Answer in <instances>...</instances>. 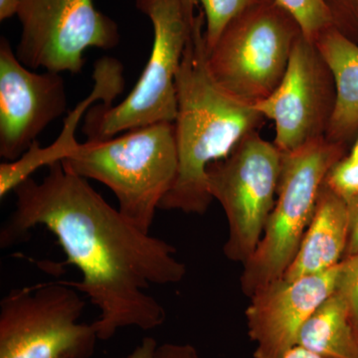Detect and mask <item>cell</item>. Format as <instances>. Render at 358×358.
Listing matches in <instances>:
<instances>
[{"label": "cell", "instance_id": "13", "mask_svg": "<svg viewBox=\"0 0 358 358\" xmlns=\"http://www.w3.org/2000/svg\"><path fill=\"white\" fill-rule=\"evenodd\" d=\"M348 235V204L324 183L298 253L282 278L292 281L336 267L345 257Z\"/></svg>", "mask_w": 358, "mask_h": 358}, {"label": "cell", "instance_id": "6", "mask_svg": "<svg viewBox=\"0 0 358 358\" xmlns=\"http://www.w3.org/2000/svg\"><path fill=\"white\" fill-rule=\"evenodd\" d=\"M301 33L286 9L275 0H266L226 26L206 51L209 73L231 96L256 105L281 84Z\"/></svg>", "mask_w": 358, "mask_h": 358}, {"label": "cell", "instance_id": "28", "mask_svg": "<svg viewBox=\"0 0 358 358\" xmlns=\"http://www.w3.org/2000/svg\"><path fill=\"white\" fill-rule=\"evenodd\" d=\"M66 358H68V357H66Z\"/></svg>", "mask_w": 358, "mask_h": 358}, {"label": "cell", "instance_id": "11", "mask_svg": "<svg viewBox=\"0 0 358 358\" xmlns=\"http://www.w3.org/2000/svg\"><path fill=\"white\" fill-rule=\"evenodd\" d=\"M64 79L37 73L20 62L6 37L0 39V157L20 159L52 122L67 112Z\"/></svg>", "mask_w": 358, "mask_h": 358}, {"label": "cell", "instance_id": "4", "mask_svg": "<svg viewBox=\"0 0 358 358\" xmlns=\"http://www.w3.org/2000/svg\"><path fill=\"white\" fill-rule=\"evenodd\" d=\"M136 8L154 29L147 65L134 89L117 105L98 103L85 115L87 141H103L159 122H174L178 115L176 78L194 23V10L182 0H136Z\"/></svg>", "mask_w": 358, "mask_h": 358}, {"label": "cell", "instance_id": "5", "mask_svg": "<svg viewBox=\"0 0 358 358\" xmlns=\"http://www.w3.org/2000/svg\"><path fill=\"white\" fill-rule=\"evenodd\" d=\"M345 157V145L320 138L282 154L277 199L255 252L243 264L245 296L282 279L312 221L320 190L331 167Z\"/></svg>", "mask_w": 358, "mask_h": 358}, {"label": "cell", "instance_id": "15", "mask_svg": "<svg viewBox=\"0 0 358 358\" xmlns=\"http://www.w3.org/2000/svg\"><path fill=\"white\" fill-rule=\"evenodd\" d=\"M298 345L322 358H358V322L343 294L334 292L310 315Z\"/></svg>", "mask_w": 358, "mask_h": 358}, {"label": "cell", "instance_id": "20", "mask_svg": "<svg viewBox=\"0 0 358 358\" xmlns=\"http://www.w3.org/2000/svg\"><path fill=\"white\" fill-rule=\"evenodd\" d=\"M336 291L348 300L358 322V254L341 261Z\"/></svg>", "mask_w": 358, "mask_h": 358}, {"label": "cell", "instance_id": "21", "mask_svg": "<svg viewBox=\"0 0 358 358\" xmlns=\"http://www.w3.org/2000/svg\"><path fill=\"white\" fill-rule=\"evenodd\" d=\"M152 358H200L194 346L189 343H164L157 345Z\"/></svg>", "mask_w": 358, "mask_h": 358}, {"label": "cell", "instance_id": "22", "mask_svg": "<svg viewBox=\"0 0 358 358\" xmlns=\"http://www.w3.org/2000/svg\"><path fill=\"white\" fill-rule=\"evenodd\" d=\"M348 206L350 213V235L343 259L358 254V199L352 200Z\"/></svg>", "mask_w": 358, "mask_h": 358}, {"label": "cell", "instance_id": "16", "mask_svg": "<svg viewBox=\"0 0 358 358\" xmlns=\"http://www.w3.org/2000/svg\"><path fill=\"white\" fill-rule=\"evenodd\" d=\"M93 79L95 81L93 91L66 117L64 128L57 140L50 145L40 148L48 167L63 162L79 145L75 136L76 129L96 101H102L105 105H114L115 99L121 95L124 89V66L117 59H100L94 67Z\"/></svg>", "mask_w": 358, "mask_h": 358}, {"label": "cell", "instance_id": "19", "mask_svg": "<svg viewBox=\"0 0 358 358\" xmlns=\"http://www.w3.org/2000/svg\"><path fill=\"white\" fill-rule=\"evenodd\" d=\"M324 185L346 204L358 199V162L348 157L339 160L327 173Z\"/></svg>", "mask_w": 358, "mask_h": 358}, {"label": "cell", "instance_id": "23", "mask_svg": "<svg viewBox=\"0 0 358 358\" xmlns=\"http://www.w3.org/2000/svg\"><path fill=\"white\" fill-rule=\"evenodd\" d=\"M329 4L334 18L336 14L343 13L345 16H352L355 20H358V0H326Z\"/></svg>", "mask_w": 358, "mask_h": 358}, {"label": "cell", "instance_id": "8", "mask_svg": "<svg viewBox=\"0 0 358 358\" xmlns=\"http://www.w3.org/2000/svg\"><path fill=\"white\" fill-rule=\"evenodd\" d=\"M282 162L281 150L255 131L207 169L209 192L227 218L223 251L228 260L244 264L260 243L277 199Z\"/></svg>", "mask_w": 358, "mask_h": 358}, {"label": "cell", "instance_id": "7", "mask_svg": "<svg viewBox=\"0 0 358 358\" xmlns=\"http://www.w3.org/2000/svg\"><path fill=\"white\" fill-rule=\"evenodd\" d=\"M86 303L65 281L13 289L0 303V358H90L98 338Z\"/></svg>", "mask_w": 358, "mask_h": 358}, {"label": "cell", "instance_id": "26", "mask_svg": "<svg viewBox=\"0 0 358 358\" xmlns=\"http://www.w3.org/2000/svg\"><path fill=\"white\" fill-rule=\"evenodd\" d=\"M285 358H322L319 355H315V353L310 352V350H306V348H301L300 345L294 346L293 350H289L287 353Z\"/></svg>", "mask_w": 358, "mask_h": 358}, {"label": "cell", "instance_id": "18", "mask_svg": "<svg viewBox=\"0 0 358 358\" xmlns=\"http://www.w3.org/2000/svg\"><path fill=\"white\" fill-rule=\"evenodd\" d=\"M294 18L307 38L315 41L334 26V18L326 0H275Z\"/></svg>", "mask_w": 358, "mask_h": 358}, {"label": "cell", "instance_id": "3", "mask_svg": "<svg viewBox=\"0 0 358 358\" xmlns=\"http://www.w3.org/2000/svg\"><path fill=\"white\" fill-rule=\"evenodd\" d=\"M62 162L71 173L107 186L119 210L150 233L178 171L174 122H159L108 140L80 143Z\"/></svg>", "mask_w": 358, "mask_h": 358}, {"label": "cell", "instance_id": "17", "mask_svg": "<svg viewBox=\"0 0 358 358\" xmlns=\"http://www.w3.org/2000/svg\"><path fill=\"white\" fill-rule=\"evenodd\" d=\"M266 0H182L186 8L200 7L205 17L206 51L217 42L226 26L240 14Z\"/></svg>", "mask_w": 358, "mask_h": 358}, {"label": "cell", "instance_id": "14", "mask_svg": "<svg viewBox=\"0 0 358 358\" xmlns=\"http://www.w3.org/2000/svg\"><path fill=\"white\" fill-rule=\"evenodd\" d=\"M315 42L336 85V105L326 138L345 145L358 129V45L336 26Z\"/></svg>", "mask_w": 358, "mask_h": 358}, {"label": "cell", "instance_id": "1", "mask_svg": "<svg viewBox=\"0 0 358 358\" xmlns=\"http://www.w3.org/2000/svg\"><path fill=\"white\" fill-rule=\"evenodd\" d=\"M48 169L43 180L30 178L14 190L15 209L0 233L1 248L38 226L51 232L67 257L66 265L82 274L81 281L66 284L100 310L93 322L100 341L124 327L162 326L166 310L147 289L185 279L187 270L176 247L136 227L62 162Z\"/></svg>", "mask_w": 358, "mask_h": 358}, {"label": "cell", "instance_id": "10", "mask_svg": "<svg viewBox=\"0 0 358 358\" xmlns=\"http://www.w3.org/2000/svg\"><path fill=\"white\" fill-rule=\"evenodd\" d=\"M336 105L331 71L315 45L301 33L284 79L274 93L254 105L274 122V143L282 154L326 138Z\"/></svg>", "mask_w": 358, "mask_h": 358}, {"label": "cell", "instance_id": "24", "mask_svg": "<svg viewBox=\"0 0 358 358\" xmlns=\"http://www.w3.org/2000/svg\"><path fill=\"white\" fill-rule=\"evenodd\" d=\"M157 343L155 338H145L140 345L136 346L128 358H152Z\"/></svg>", "mask_w": 358, "mask_h": 358}, {"label": "cell", "instance_id": "9", "mask_svg": "<svg viewBox=\"0 0 358 358\" xmlns=\"http://www.w3.org/2000/svg\"><path fill=\"white\" fill-rule=\"evenodd\" d=\"M16 56L29 69L79 74L89 48L114 49L119 26L93 0H20Z\"/></svg>", "mask_w": 358, "mask_h": 358}, {"label": "cell", "instance_id": "25", "mask_svg": "<svg viewBox=\"0 0 358 358\" xmlns=\"http://www.w3.org/2000/svg\"><path fill=\"white\" fill-rule=\"evenodd\" d=\"M20 0H0V21L9 20L17 13Z\"/></svg>", "mask_w": 358, "mask_h": 358}, {"label": "cell", "instance_id": "12", "mask_svg": "<svg viewBox=\"0 0 358 358\" xmlns=\"http://www.w3.org/2000/svg\"><path fill=\"white\" fill-rule=\"evenodd\" d=\"M341 263L322 274L277 280L255 292L247 308V329L255 343L253 358H285L298 345L301 327L336 292Z\"/></svg>", "mask_w": 358, "mask_h": 358}, {"label": "cell", "instance_id": "2", "mask_svg": "<svg viewBox=\"0 0 358 358\" xmlns=\"http://www.w3.org/2000/svg\"><path fill=\"white\" fill-rule=\"evenodd\" d=\"M176 86L178 171L159 209L203 215L214 200L207 169L225 159L247 134L262 126L265 117L254 106L231 96L212 78L207 67L201 8L195 15Z\"/></svg>", "mask_w": 358, "mask_h": 358}, {"label": "cell", "instance_id": "27", "mask_svg": "<svg viewBox=\"0 0 358 358\" xmlns=\"http://www.w3.org/2000/svg\"><path fill=\"white\" fill-rule=\"evenodd\" d=\"M348 159L353 162H358V138L352 148V152L348 155Z\"/></svg>", "mask_w": 358, "mask_h": 358}]
</instances>
